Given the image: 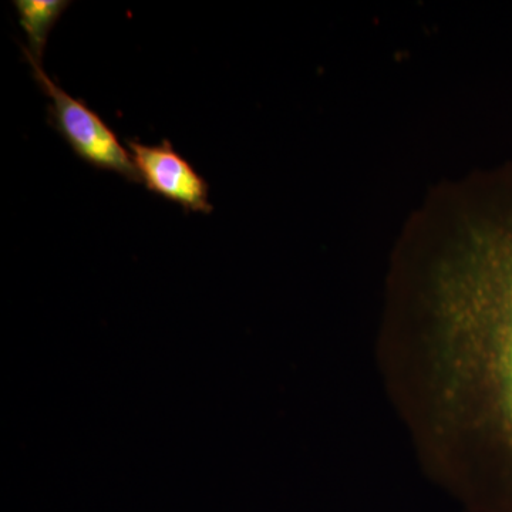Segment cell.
<instances>
[{"mask_svg":"<svg viewBox=\"0 0 512 512\" xmlns=\"http://www.w3.org/2000/svg\"><path fill=\"white\" fill-rule=\"evenodd\" d=\"M131 158L140 174L141 183L150 192L175 202L187 212L211 214L210 185L187 158L174 150L168 140L158 146H146L127 140Z\"/></svg>","mask_w":512,"mask_h":512,"instance_id":"3","label":"cell"},{"mask_svg":"<svg viewBox=\"0 0 512 512\" xmlns=\"http://www.w3.org/2000/svg\"><path fill=\"white\" fill-rule=\"evenodd\" d=\"M437 306L447 363L466 380L512 505V201L468 234L441 274Z\"/></svg>","mask_w":512,"mask_h":512,"instance_id":"1","label":"cell"},{"mask_svg":"<svg viewBox=\"0 0 512 512\" xmlns=\"http://www.w3.org/2000/svg\"><path fill=\"white\" fill-rule=\"evenodd\" d=\"M16 12L23 32L28 36L29 49L22 47L23 55H28L42 63L47 40L67 8L69 0H15Z\"/></svg>","mask_w":512,"mask_h":512,"instance_id":"4","label":"cell"},{"mask_svg":"<svg viewBox=\"0 0 512 512\" xmlns=\"http://www.w3.org/2000/svg\"><path fill=\"white\" fill-rule=\"evenodd\" d=\"M32 67L33 77L40 90L50 99L47 113L50 126L72 147L84 163L101 171H110L131 183H141L131 154L121 146L116 131L83 99H74L43 70L42 63L25 55Z\"/></svg>","mask_w":512,"mask_h":512,"instance_id":"2","label":"cell"}]
</instances>
